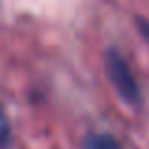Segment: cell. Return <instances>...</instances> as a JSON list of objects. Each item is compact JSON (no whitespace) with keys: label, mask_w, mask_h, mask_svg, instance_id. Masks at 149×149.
<instances>
[{"label":"cell","mask_w":149,"mask_h":149,"mask_svg":"<svg viewBox=\"0 0 149 149\" xmlns=\"http://www.w3.org/2000/svg\"><path fill=\"white\" fill-rule=\"evenodd\" d=\"M104 68L108 74L111 85L115 87L119 98L127 106L138 109L142 106V93L136 83L134 76H132L130 68H128L127 61L123 58V55L119 53L115 47H108L104 53Z\"/></svg>","instance_id":"obj_1"},{"label":"cell","mask_w":149,"mask_h":149,"mask_svg":"<svg viewBox=\"0 0 149 149\" xmlns=\"http://www.w3.org/2000/svg\"><path fill=\"white\" fill-rule=\"evenodd\" d=\"M81 149H121V146L109 134H93L83 140Z\"/></svg>","instance_id":"obj_2"},{"label":"cell","mask_w":149,"mask_h":149,"mask_svg":"<svg viewBox=\"0 0 149 149\" xmlns=\"http://www.w3.org/2000/svg\"><path fill=\"white\" fill-rule=\"evenodd\" d=\"M10 140H11V127L8 115L4 111L2 104H0V149H8L10 147Z\"/></svg>","instance_id":"obj_3"},{"label":"cell","mask_w":149,"mask_h":149,"mask_svg":"<svg viewBox=\"0 0 149 149\" xmlns=\"http://www.w3.org/2000/svg\"><path fill=\"white\" fill-rule=\"evenodd\" d=\"M134 23H136V26H138L140 34L143 36V40L149 44V19L143 17V15H134Z\"/></svg>","instance_id":"obj_4"}]
</instances>
